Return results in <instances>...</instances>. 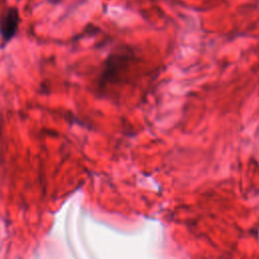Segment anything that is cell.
<instances>
[{
	"mask_svg": "<svg viewBox=\"0 0 259 259\" xmlns=\"http://www.w3.org/2000/svg\"><path fill=\"white\" fill-rule=\"evenodd\" d=\"M135 61L134 53L126 50L109 55L99 76V87L105 88L125 82Z\"/></svg>",
	"mask_w": 259,
	"mask_h": 259,
	"instance_id": "cell-1",
	"label": "cell"
},
{
	"mask_svg": "<svg viewBox=\"0 0 259 259\" xmlns=\"http://www.w3.org/2000/svg\"><path fill=\"white\" fill-rule=\"evenodd\" d=\"M19 24V13L16 8L7 9L0 19V34L4 41H9Z\"/></svg>",
	"mask_w": 259,
	"mask_h": 259,
	"instance_id": "cell-2",
	"label": "cell"
}]
</instances>
